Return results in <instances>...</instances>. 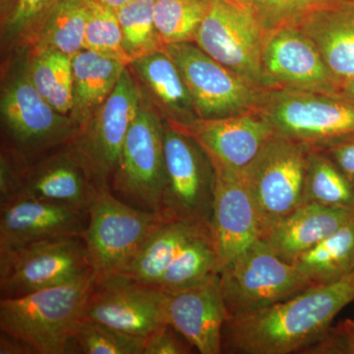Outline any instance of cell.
Masks as SVG:
<instances>
[{
	"mask_svg": "<svg viewBox=\"0 0 354 354\" xmlns=\"http://www.w3.org/2000/svg\"><path fill=\"white\" fill-rule=\"evenodd\" d=\"M339 1L341 0H251L250 7L265 32L295 26L309 13Z\"/></svg>",
	"mask_w": 354,
	"mask_h": 354,
	"instance_id": "cell-35",
	"label": "cell"
},
{
	"mask_svg": "<svg viewBox=\"0 0 354 354\" xmlns=\"http://www.w3.org/2000/svg\"><path fill=\"white\" fill-rule=\"evenodd\" d=\"M22 156L1 153L0 171V205L8 202L19 194L27 180L30 169L26 167Z\"/></svg>",
	"mask_w": 354,
	"mask_h": 354,
	"instance_id": "cell-38",
	"label": "cell"
},
{
	"mask_svg": "<svg viewBox=\"0 0 354 354\" xmlns=\"http://www.w3.org/2000/svg\"><path fill=\"white\" fill-rule=\"evenodd\" d=\"M29 79L39 95L58 113L67 115L73 108L72 57L58 51L35 55Z\"/></svg>",
	"mask_w": 354,
	"mask_h": 354,
	"instance_id": "cell-29",
	"label": "cell"
},
{
	"mask_svg": "<svg viewBox=\"0 0 354 354\" xmlns=\"http://www.w3.org/2000/svg\"><path fill=\"white\" fill-rule=\"evenodd\" d=\"M60 0H17L7 17L6 29L13 36L34 34Z\"/></svg>",
	"mask_w": 354,
	"mask_h": 354,
	"instance_id": "cell-36",
	"label": "cell"
},
{
	"mask_svg": "<svg viewBox=\"0 0 354 354\" xmlns=\"http://www.w3.org/2000/svg\"><path fill=\"white\" fill-rule=\"evenodd\" d=\"M263 70L270 88L339 95V83L311 39L297 26L264 32Z\"/></svg>",
	"mask_w": 354,
	"mask_h": 354,
	"instance_id": "cell-15",
	"label": "cell"
},
{
	"mask_svg": "<svg viewBox=\"0 0 354 354\" xmlns=\"http://www.w3.org/2000/svg\"><path fill=\"white\" fill-rule=\"evenodd\" d=\"M95 286L90 272L65 285L1 298L0 330L31 344L39 354L69 353Z\"/></svg>",
	"mask_w": 354,
	"mask_h": 354,
	"instance_id": "cell-2",
	"label": "cell"
},
{
	"mask_svg": "<svg viewBox=\"0 0 354 354\" xmlns=\"http://www.w3.org/2000/svg\"><path fill=\"white\" fill-rule=\"evenodd\" d=\"M82 234L95 283L120 274L140 247L167 220L157 212L137 208L100 189L88 209Z\"/></svg>",
	"mask_w": 354,
	"mask_h": 354,
	"instance_id": "cell-4",
	"label": "cell"
},
{
	"mask_svg": "<svg viewBox=\"0 0 354 354\" xmlns=\"http://www.w3.org/2000/svg\"><path fill=\"white\" fill-rule=\"evenodd\" d=\"M127 65L95 51L83 50L72 57L73 108L72 121L84 125L101 108Z\"/></svg>",
	"mask_w": 354,
	"mask_h": 354,
	"instance_id": "cell-24",
	"label": "cell"
},
{
	"mask_svg": "<svg viewBox=\"0 0 354 354\" xmlns=\"http://www.w3.org/2000/svg\"><path fill=\"white\" fill-rule=\"evenodd\" d=\"M339 95L354 104V75L339 84Z\"/></svg>",
	"mask_w": 354,
	"mask_h": 354,
	"instance_id": "cell-42",
	"label": "cell"
},
{
	"mask_svg": "<svg viewBox=\"0 0 354 354\" xmlns=\"http://www.w3.org/2000/svg\"><path fill=\"white\" fill-rule=\"evenodd\" d=\"M167 183L158 213L211 232L214 169L202 147L162 118ZM212 234V232H211Z\"/></svg>",
	"mask_w": 354,
	"mask_h": 354,
	"instance_id": "cell-5",
	"label": "cell"
},
{
	"mask_svg": "<svg viewBox=\"0 0 354 354\" xmlns=\"http://www.w3.org/2000/svg\"><path fill=\"white\" fill-rule=\"evenodd\" d=\"M317 149V148H315ZM341 169L354 188V136L319 148Z\"/></svg>",
	"mask_w": 354,
	"mask_h": 354,
	"instance_id": "cell-40",
	"label": "cell"
},
{
	"mask_svg": "<svg viewBox=\"0 0 354 354\" xmlns=\"http://www.w3.org/2000/svg\"><path fill=\"white\" fill-rule=\"evenodd\" d=\"M354 209V188L322 151L311 148L305 176L304 203Z\"/></svg>",
	"mask_w": 354,
	"mask_h": 354,
	"instance_id": "cell-30",
	"label": "cell"
},
{
	"mask_svg": "<svg viewBox=\"0 0 354 354\" xmlns=\"http://www.w3.org/2000/svg\"><path fill=\"white\" fill-rule=\"evenodd\" d=\"M208 0H155L153 20L162 43H194Z\"/></svg>",
	"mask_w": 354,
	"mask_h": 354,
	"instance_id": "cell-32",
	"label": "cell"
},
{
	"mask_svg": "<svg viewBox=\"0 0 354 354\" xmlns=\"http://www.w3.org/2000/svg\"><path fill=\"white\" fill-rule=\"evenodd\" d=\"M88 0H60L32 34L35 55L58 51L75 57L84 50Z\"/></svg>",
	"mask_w": 354,
	"mask_h": 354,
	"instance_id": "cell-27",
	"label": "cell"
},
{
	"mask_svg": "<svg viewBox=\"0 0 354 354\" xmlns=\"http://www.w3.org/2000/svg\"><path fill=\"white\" fill-rule=\"evenodd\" d=\"M353 301L354 271L334 283L310 286L283 301L232 316L223 326V353H301Z\"/></svg>",
	"mask_w": 354,
	"mask_h": 354,
	"instance_id": "cell-1",
	"label": "cell"
},
{
	"mask_svg": "<svg viewBox=\"0 0 354 354\" xmlns=\"http://www.w3.org/2000/svg\"><path fill=\"white\" fill-rule=\"evenodd\" d=\"M354 218V209L304 203L278 221L264 241L281 260L293 262Z\"/></svg>",
	"mask_w": 354,
	"mask_h": 354,
	"instance_id": "cell-21",
	"label": "cell"
},
{
	"mask_svg": "<svg viewBox=\"0 0 354 354\" xmlns=\"http://www.w3.org/2000/svg\"><path fill=\"white\" fill-rule=\"evenodd\" d=\"M174 127L189 135L209 156L239 172L255 160L276 134L257 111Z\"/></svg>",
	"mask_w": 354,
	"mask_h": 354,
	"instance_id": "cell-19",
	"label": "cell"
},
{
	"mask_svg": "<svg viewBox=\"0 0 354 354\" xmlns=\"http://www.w3.org/2000/svg\"><path fill=\"white\" fill-rule=\"evenodd\" d=\"M312 354H354V320L346 319L330 327L315 342L301 351Z\"/></svg>",
	"mask_w": 354,
	"mask_h": 354,
	"instance_id": "cell-37",
	"label": "cell"
},
{
	"mask_svg": "<svg viewBox=\"0 0 354 354\" xmlns=\"http://www.w3.org/2000/svg\"><path fill=\"white\" fill-rule=\"evenodd\" d=\"M155 0H133L116 10L122 46L129 64L137 58L164 50L153 20Z\"/></svg>",
	"mask_w": 354,
	"mask_h": 354,
	"instance_id": "cell-31",
	"label": "cell"
},
{
	"mask_svg": "<svg viewBox=\"0 0 354 354\" xmlns=\"http://www.w3.org/2000/svg\"><path fill=\"white\" fill-rule=\"evenodd\" d=\"M232 1L237 2L239 4H243V6H250L251 0H232Z\"/></svg>",
	"mask_w": 354,
	"mask_h": 354,
	"instance_id": "cell-44",
	"label": "cell"
},
{
	"mask_svg": "<svg viewBox=\"0 0 354 354\" xmlns=\"http://www.w3.org/2000/svg\"><path fill=\"white\" fill-rule=\"evenodd\" d=\"M208 2L194 43L253 85L270 88L262 64L264 31L251 7L232 0Z\"/></svg>",
	"mask_w": 354,
	"mask_h": 354,
	"instance_id": "cell-10",
	"label": "cell"
},
{
	"mask_svg": "<svg viewBox=\"0 0 354 354\" xmlns=\"http://www.w3.org/2000/svg\"><path fill=\"white\" fill-rule=\"evenodd\" d=\"M220 281L230 318L288 299L313 286L259 239L225 265Z\"/></svg>",
	"mask_w": 354,
	"mask_h": 354,
	"instance_id": "cell-7",
	"label": "cell"
},
{
	"mask_svg": "<svg viewBox=\"0 0 354 354\" xmlns=\"http://www.w3.org/2000/svg\"><path fill=\"white\" fill-rule=\"evenodd\" d=\"M189 90L200 120H216L257 111L263 88L237 75L196 44H165Z\"/></svg>",
	"mask_w": 354,
	"mask_h": 354,
	"instance_id": "cell-11",
	"label": "cell"
},
{
	"mask_svg": "<svg viewBox=\"0 0 354 354\" xmlns=\"http://www.w3.org/2000/svg\"><path fill=\"white\" fill-rule=\"evenodd\" d=\"M84 50H93L129 65L122 46V32L116 11L88 0Z\"/></svg>",
	"mask_w": 354,
	"mask_h": 354,
	"instance_id": "cell-34",
	"label": "cell"
},
{
	"mask_svg": "<svg viewBox=\"0 0 354 354\" xmlns=\"http://www.w3.org/2000/svg\"><path fill=\"white\" fill-rule=\"evenodd\" d=\"M167 292L118 274L95 283L84 318L147 337L167 323Z\"/></svg>",
	"mask_w": 354,
	"mask_h": 354,
	"instance_id": "cell-13",
	"label": "cell"
},
{
	"mask_svg": "<svg viewBox=\"0 0 354 354\" xmlns=\"http://www.w3.org/2000/svg\"><path fill=\"white\" fill-rule=\"evenodd\" d=\"M165 183L162 118L143 93L113 176V189L133 206L158 213Z\"/></svg>",
	"mask_w": 354,
	"mask_h": 354,
	"instance_id": "cell-8",
	"label": "cell"
},
{
	"mask_svg": "<svg viewBox=\"0 0 354 354\" xmlns=\"http://www.w3.org/2000/svg\"><path fill=\"white\" fill-rule=\"evenodd\" d=\"M220 272L218 252L211 232L198 230L165 270L158 288L174 291L198 285Z\"/></svg>",
	"mask_w": 354,
	"mask_h": 354,
	"instance_id": "cell-28",
	"label": "cell"
},
{
	"mask_svg": "<svg viewBox=\"0 0 354 354\" xmlns=\"http://www.w3.org/2000/svg\"><path fill=\"white\" fill-rule=\"evenodd\" d=\"M193 348L174 326L165 323L145 337L143 354H188Z\"/></svg>",
	"mask_w": 354,
	"mask_h": 354,
	"instance_id": "cell-39",
	"label": "cell"
},
{
	"mask_svg": "<svg viewBox=\"0 0 354 354\" xmlns=\"http://www.w3.org/2000/svg\"><path fill=\"white\" fill-rule=\"evenodd\" d=\"M97 3H101L102 6L109 7V8L113 9V10H118L121 6H125V4L129 3L133 0H94Z\"/></svg>",
	"mask_w": 354,
	"mask_h": 354,
	"instance_id": "cell-43",
	"label": "cell"
},
{
	"mask_svg": "<svg viewBox=\"0 0 354 354\" xmlns=\"http://www.w3.org/2000/svg\"><path fill=\"white\" fill-rule=\"evenodd\" d=\"M295 26L315 44L339 84L354 75V12L348 0L321 7Z\"/></svg>",
	"mask_w": 354,
	"mask_h": 354,
	"instance_id": "cell-23",
	"label": "cell"
},
{
	"mask_svg": "<svg viewBox=\"0 0 354 354\" xmlns=\"http://www.w3.org/2000/svg\"><path fill=\"white\" fill-rule=\"evenodd\" d=\"M1 113L18 147L30 153L73 137L75 123L58 113L39 95L29 77L18 79L4 91Z\"/></svg>",
	"mask_w": 354,
	"mask_h": 354,
	"instance_id": "cell-17",
	"label": "cell"
},
{
	"mask_svg": "<svg viewBox=\"0 0 354 354\" xmlns=\"http://www.w3.org/2000/svg\"><path fill=\"white\" fill-rule=\"evenodd\" d=\"M7 1H8V0H1V6H3V4H6Z\"/></svg>",
	"mask_w": 354,
	"mask_h": 354,
	"instance_id": "cell-46",
	"label": "cell"
},
{
	"mask_svg": "<svg viewBox=\"0 0 354 354\" xmlns=\"http://www.w3.org/2000/svg\"><path fill=\"white\" fill-rule=\"evenodd\" d=\"M198 230H207L179 221L162 223L140 247L120 274L147 285L158 286L165 270Z\"/></svg>",
	"mask_w": 354,
	"mask_h": 354,
	"instance_id": "cell-26",
	"label": "cell"
},
{
	"mask_svg": "<svg viewBox=\"0 0 354 354\" xmlns=\"http://www.w3.org/2000/svg\"><path fill=\"white\" fill-rule=\"evenodd\" d=\"M167 292V323L200 353H223V329L230 313L223 299L220 274L198 285Z\"/></svg>",
	"mask_w": 354,
	"mask_h": 354,
	"instance_id": "cell-18",
	"label": "cell"
},
{
	"mask_svg": "<svg viewBox=\"0 0 354 354\" xmlns=\"http://www.w3.org/2000/svg\"><path fill=\"white\" fill-rule=\"evenodd\" d=\"M100 189L87 165L70 148L30 169L17 196L88 211Z\"/></svg>",
	"mask_w": 354,
	"mask_h": 354,
	"instance_id": "cell-20",
	"label": "cell"
},
{
	"mask_svg": "<svg viewBox=\"0 0 354 354\" xmlns=\"http://www.w3.org/2000/svg\"><path fill=\"white\" fill-rule=\"evenodd\" d=\"M349 6H351V9H353L354 12V0H348Z\"/></svg>",
	"mask_w": 354,
	"mask_h": 354,
	"instance_id": "cell-45",
	"label": "cell"
},
{
	"mask_svg": "<svg viewBox=\"0 0 354 354\" xmlns=\"http://www.w3.org/2000/svg\"><path fill=\"white\" fill-rule=\"evenodd\" d=\"M88 211L16 196L0 205V251L67 236H82Z\"/></svg>",
	"mask_w": 354,
	"mask_h": 354,
	"instance_id": "cell-16",
	"label": "cell"
},
{
	"mask_svg": "<svg viewBox=\"0 0 354 354\" xmlns=\"http://www.w3.org/2000/svg\"><path fill=\"white\" fill-rule=\"evenodd\" d=\"M0 354H39L38 351L19 337L1 332Z\"/></svg>",
	"mask_w": 354,
	"mask_h": 354,
	"instance_id": "cell-41",
	"label": "cell"
},
{
	"mask_svg": "<svg viewBox=\"0 0 354 354\" xmlns=\"http://www.w3.org/2000/svg\"><path fill=\"white\" fill-rule=\"evenodd\" d=\"M143 91L129 67L120 76L106 101L97 109L80 134L72 150L80 157L101 189H109L127 139L138 113Z\"/></svg>",
	"mask_w": 354,
	"mask_h": 354,
	"instance_id": "cell-12",
	"label": "cell"
},
{
	"mask_svg": "<svg viewBox=\"0 0 354 354\" xmlns=\"http://www.w3.org/2000/svg\"><path fill=\"white\" fill-rule=\"evenodd\" d=\"M257 111L277 135L311 148L354 136V104L339 95L266 88Z\"/></svg>",
	"mask_w": 354,
	"mask_h": 354,
	"instance_id": "cell-3",
	"label": "cell"
},
{
	"mask_svg": "<svg viewBox=\"0 0 354 354\" xmlns=\"http://www.w3.org/2000/svg\"><path fill=\"white\" fill-rule=\"evenodd\" d=\"M128 67L143 84L149 101L164 120L177 127L200 120L180 70L164 50L137 58Z\"/></svg>",
	"mask_w": 354,
	"mask_h": 354,
	"instance_id": "cell-22",
	"label": "cell"
},
{
	"mask_svg": "<svg viewBox=\"0 0 354 354\" xmlns=\"http://www.w3.org/2000/svg\"><path fill=\"white\" fill-rule=\"evenodd\" d=\"M208 157L214 169L211 232L221 272L230 261L262 239V232L253 198L241 172Z\"/></svg>",
	"mask_w": 354,
	"mask_h": 354,
	"instance_id": "cell-14",
	"label": "cell"
},
{
	"mask_svg": "<svg viewBox=\"0 0 354 354\" xmlns=\"http://www.w3.org/2000/svg\"><path fill=\"white\" fill-rule=\"evenodd\" d=\"M311 147L274 134L241 172L259 218L262 239L278 221L304 204Z\"/></svg>",
	"mask_w": 354,
	"mask_h": 354,
	"instance_id": "cell-6",
	"label": "cell"
},
{
	"mask_svg": "<svg viewBox=\"0 0 354 354\" xmlns=\"http://www.w3.org/2000/svg\"><path fill=\"white\" fill-rule=\"evenodd\" d=\"M312 286L339 281L354 271V218L291 263Z\"/></svg>",
	"mask_w": 354,
	"mask_h": 354,
	"instance_id": "cell-25",
	"label": "cell"
},
{
	"mask_svg": "<svg viewBox=\"0 0 354 354\" xmlns=\"http://www.w3.org/2000/svg\"><path fill=\"white\" fill-rule=\"evenodd\" d=\"M74 341L85 354H143L145 346V337L85 318L77 328Z\"/></svg>",
	"mask_w": 354,
	"mask_h": 354,
	"instance_id": "cell-33",
	"label": "cell"
},
{
	"mask_svg": "<svg viewBox=\"0 0 354 354\" xmlns=\"http://www.w3.org/2000/svg\"><path fill=\"white\" fill-rule=\"evenodd\" d=\"M93 272L82 236L35 242L0 251L1 298L65 285Z\"/></svg>",
	"mask_w": 354,
	"mask_h": 354,
	"instance_id": "cell-9",
	"label": "cell"
}]
</instances>
